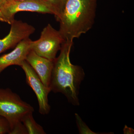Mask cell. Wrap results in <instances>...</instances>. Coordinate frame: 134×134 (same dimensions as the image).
<instances>
[{"instance_id": "6da1fadb", "label": "cell", "mask_w": 134, "mask_h": 134, "mask_svg": "<svg viewBox=\"0 0 134 134\" xmlns=\"http://www.w3.org/2000/svg\"><path fill=\"white\" fill-rule=\"evenodd\" d=\"M73 41H65L60 53L54 61L49 88L54 93H61L69 103L79 105V86L85 74L81 67L73 65L70 54Z\"/></svg>"}, {"instance_id": "7a4b0ae2", "label": "cell", "mask_w": 134, "mask_h": 134, "mask_svg": "<svg viewBox=\"0 0 134 134\" xmlns=\"http://www.w3.org/2000/svg\"><path fill=\"white\" fill-rule=\"evenodd\" d=\"M97 0H64L59 16V31L65 41H73L93 26Z\"/></svg>"}, {"instance_id": "3957f363", "label": "cell", "mask_w": 134, "mask_h": 134, "mask_svg": "<svg viewBox=\"0 0 134 134\" xmlns=\"http://www.w3.org/2000/svg\"><path fill=\"white\" fill-rule=\"evenodd\" d=\"M34 108L22 100L19 95L8 88H0V116L9 124V134H27L21 122L25 114L33 113Z\"/></svg>"}, {"instance_id": "277c9868", "label": "cell", "mask_w": 134, "mask_h": 134, "mask_svg": "<svg viewBox=\"0 0 134 134\" xmlns=\"http://www.w3.org/2000/svg\"><path fill=\"white\" fill-rule=\"evenodd\" d=\"M65 41L59 31L49 24L43 29L40 38L32 41L31 49L40 56L54 61Z\"/></svg>"}, {"instance_id": "5b68a950", "label": "cell", "mask_w": 134, "mask_h": 134, "mask_svg": "<svg viewBox=\"0 0 134 134\" xmlns=\"http://www.w3.org/2000/svg\"><path fill=\"white\" fill-rule=\"evenodd\" d=\"M0 10L10 25L14 21L15 15L23 11L36 12L54 15L52 8L43 0H23L5 3L0 8Z\"/></svg>"}, {"instance_id": "8992f818", "label": "cell", "mask_w": 134, "mask_h": 134, "mask_svg": "<svg viewBox=\"0 0 134 134\" xmlns=\"http://www.w3.org/2000/svg\"><path fill=\"white\" fill-rule=\"evenodd\" d=\"M20 67L26 76V83L36 94L39 105V113L41 115H47L50 110L48 96L51 92L49 87L46 86L41 81L36 72L26 61H24Z\"/></svg>"}, {"instance_id": "52a82bcc", "label": "cell", "mask_w": 134, "mask_h": 134, "mask_svg": "<svg viewBox=\"0 0 134 134\" xmlns=\"http://www.w3.org/2000/svg\"><path fill=\"white\" fill-rule=\"evenodd\" d=\"M10 25L9 33L0 39V54L15 47L19 42L29 37L35 31L32 25L20 20L15 19Z\"/></svg>"}, {"instance_id": "ba28073f", "label": "cell", "mask_w": 134, "mask_h": 134, "mask_svg": "<svg viewBox=\"0 0 134 134\" xmlns=\"http://www.w3.org/2000/svg\"><path fill=\"white\" fill-rule=\"evenodd\" d=\"M32 40L30 38L19 42L13 51L0 57V74L8 67L12 65L21 66L26 60L31 49Z\"/></svg>"}, {"instance_id": "9c48e42d", "label": "cell", "mask_w": 134, "mask_h": 134, "mask_svg": "<svg viewBox=\"0 0 134 134\" xmlns=\"http://www.w3.org/2000/svg\"><path fill=\"white\" fill-rule=\"evenodd\" d=\"M25 60L36 72L43 84L49 87L54 61L40 56L31 50L26 56Z\"/></svg>"}, {"instance_id": "30bf717a", "label": "cell", "mask_w": 134, "mask_h": 134, "mask_svg": "<svg viewBox=\"0 0 134 134\" xmlns=\"http://www.w3.org/2000/svg\"><path fill=\"white\" fill-rule=\"evenodd\" d=\"M33 113L26 114L22 118L21 122L25 127L27 134H45L43 127L36 122L32 115Z\"/></svg>"}, {"instance_id": "8fae6325", "label": "cell", "mask_w": 134, "mask_h": 134, "mask_svg": "<svg viewBox=\"0 0 134 134\" xmlns=\"http://www.w3.org/2000/svg\"><path fill=\"white\" fill-rule=\"evenodd\" d=\"M52 8L55 12L56 19L59 16L64 0H43Z\"/></svg>"}, {"instance_id": "7c38bea8", "label": "cell", "mask_w": 134, "mask_h": 134, "mask_svg": "<svg viewBox=\"0 0 134 134\" xmlns=\"http://www.w3.org/2000/svg\"><path fill=\"white\" fill-rule=\"evenodd\" d=\"M76 120L79 133L80 134H97V133L93 132L89 129L88 126L82 120L79 115L77 113L75 114Z\"/></svg>"}, {"instance_id": "4fadbf2b", "label": "cell", "mask_w": 134, "mask_h": 134, "mask_svg": "<svg viewBox=\"0 0 134 134\" xmlns=\"http://www.w3.org/2000/svg\"><path fill=\"white\" fill-rule=\"evenodd\" d=\"M10 127L7 121L3 117H0V134H9Z\"/></svg>"}, {"instance_id": "5bb4252c", "label": "cell", "mask_w": 134, "mask_h": 134, "mask_svg": "<svg viewBox=\"0 0 134 134\" xmlns=\"http://www.w3.org/2000/svg\"><path fill=\"white\" fill-rule=\"evenodd\" d=\"M0 21H1L2 22H5V23H7L6 22V19H5V18L3 15L2 13L0 10Z\"/></svg>"}, {"instance_id": "9a60e30c", "label": "cell", "mask_w": 134, "mask_h": 134, "mask_svg": "<svg viewBox=\"0 0 134 134\" xmlns=\"http://www.w3.org/2000/svg\"><path fill=\"white\" fill-rule=\"evenodd\" d=\"M23 1V0H1L2 1V6L5 3L8 2L14 1Z\"/></svg>"}, {"instance_id": "2e32d148", "label": "cell", "mask_w": 134, "mask_h": 134, "mask_svg": "<svg viewBox=\"0 0 134 134\" xmlns=\"http://www.w3.org/2000/svg\"><path fill=\"white\" fill-rule=\"evenodd\" d=\"M2 6V1L1 0H0V8Z\"/></svg>"}, {"instance_id": "e0dca14e", "label": "cell", "mask_w": 134, "mask_h": 134, "mask_svg": "<svg viewBox=\"0 0 134 134\" xmlns=\"http://www.w3.org/2000/svg\"><path fill=\"white\" fill-rule=\"evenodd\" d=\"M1 117V116H0V117Z\"/></svg>"}]
</instances>
